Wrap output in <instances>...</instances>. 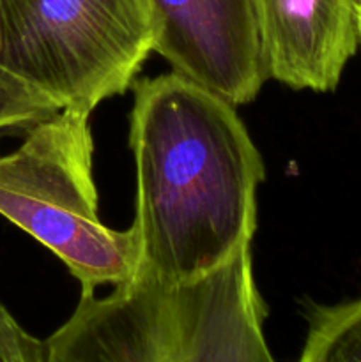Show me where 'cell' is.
I'll return each instance as SVG.
<instances>
[{
  "mask_svg": "<svg viewBox=\"0 0 361 362\" xmlns=\"http://www.w3.org/2000/svg\"><path fill=\"white\" fill-rule=\"evenodd\" d=\"M133 92L137 276L173 288L251 244L264 163L236 105L209 88L172 71Z\"/></svg>",
  "mask_w": 361,
  "mask_h": 362,
  "instance_id": "1",
  "label": "cell"
},
{
  "mask_svg": "<svg viewBox=\"0 0 361 362\" xmlns=\"http://www.w3.org/2000/svg\"><path fill=\"white\" fill-rule=\"evenodd\" d=\"M264 317L244 244L186 285L137 276L106 297L81 296L45 341L46 362H275Z\"/></svg>",
  "mask_w": 361,
  "mask_h": 362,
  "instance_id": "2",
  "label": "cell"
},
{
  "mask_svg": "<svg viewBox=\"0 0 361 362\" xmlns=\"http://www.w3.org/2000/svg\"><path fill=\"white\" fill-rule=\"evenodd\" d=\"M92 152L88 115L60 110L0 156V216L57 255L81 296L130 283L138 269L131 228L117 232L99 219Z\"/></svg>",
  "mask_w": 361,
  "mask_h": 362,
  "instance_id": "3",
  "label": "cell"
},
{
  "mask_svg": "<svg viewBox=\"0 0 361 362\" xmlns=\"http://www.w3.org/2000/svg\"><path fill=\"white\" fill-rule=\"evenodd\" d=\"M152 52L149 0H0V69L60 110L91 115Z\"/></svg>",
  "mask_w": 361,
  "mask_h": 362,
  "instance_id": "4",
  "label": "cell"
},
{
  "mask_svg": "<svg viewBox=\"0 0 361 362\" xmlns=\"http://www.w3.org/2000/svg\"><path fill=\"white\" fill-rule=\"evenodd\" d=\"M154 52L176 73L232 105L268 80L253 0H149Z\"/></svg>",
  "mask_w": 361,
  "mask_h": 362,
  "instance_id": "5",
  "label": "cell"
},
{
  "mask_svg": "<svg viewBox=\"0 0 361 362\" xmlns=\"http://www.w3.org/2000/svg\"><path fill=\"white\" fill-rule=\"evenodd\" d=\"M268 76L331 92L360 46L361 0H253Z\"/></svg>",
  "mask_w": 361,
  "mask_h": 362,
  "instance_id": "6",
  "label": "cell"
},
{
  "mask_svg": "<svg viewBox=\"0 0 361 362\" xmlns=\"http://www.w3.org/2000/svg\"><path fill=\"white\" fill-rule=\"evenodd\" d=\"M297 362H361V297L310 311Z\"/></svg>",
  "mask_w": 361,
  "mask_h": 362,
  "instance_id": "7",
  "label": "cell"
},
{
  "mask_svg": "<svg viewBox=\"0 0 361 362\" xmlns=\"http://www.w3.org/2000/svg\"><path fill=\"white\" fill-rule=\"evenodd\" d=\"M57 112L60 108L46 95L0 69V138L16 131H28Z\"/></svg>",
  "mask_w": 361,
  "mask_h": 362,
  "instance_id": "8",
  "label": "cell"
},
{
  "mask_svg": "<svg viewBox=\"0 0 361 362\" xmlns=\"http://www.w3.org/2000/svg\"><path fill=\"white\" fill-rule=\"evenodd\" d=\"M0 357L2 362H46L45 341L28 334L0 304Z\"/></svg>",
  "mask_w": 361,
  "mask_h": 362,
  "instance_id": "9",
  "label": "cell"
},
{
  "mask_svg": "<svg viewBox=\"0 0 361 362\" xmlns=\"http://www.w3.org/2000/svg\"><path fill=\"white\" fill-rule=\"evenodd\" d=\"M357 27H360V45H361V4H360V18H357Z\"/></svg>",
  "mask_w": 361,
  "mask_h": 362,
  "instance_id": "10",
  "label": "cell"
},
{
  "mask_svg": "<svg viewBox=\"0 0 361 362\" xmlns=\"http://www.w3.org/2000/svg\"><path fill=\"white\" fill-rule=\"evenodd\" d=\"M0 362H2V357H0Z\"/></svg>",
  "mask_w": 361,
  "mask_h": 362,
  "instance_id": "11",
  "label": "cell"
}]
</instances>
